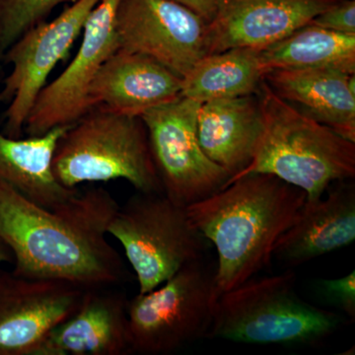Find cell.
Returning a JSON list of instances; mask_svg holds the SVG:
<instances>
[{
	"label": "cell",
	"instance_id": "5",
	"mask_svg": "<svg viewBox=\"0 0 355 355\" xmlns=\"http://www.w3.org/2000/svg\"><path fill=\"white\" fill-rule=\"evenodd\" d=\"M51 167L67 189L125 180L139 193H163L139 116L91 109L58 140Z\"/></svg>",
	"mask_w": 355,
	"mask_h": 355
},
{
	"label": "cell",
	"instance_id": "6",
	"mask_svg": "<svg viewBox=\"0 0 355 355\" xmlns=\"http://www.w3.org/2000/svg\"><path fill=\"white\" fill-rule=\"evenodd\" d=\"M108 234L123 246L139 293L153 291L187 263L202 259L207 241L191 223L186 207L163 193L137 191L119 207Z\"/></svg>",
	"mask_w": 355,
	"mask_h": 355
},
{
	"label": "cell",
	"instance_id": "12",
	"mask_svg": "<svg viewBox=\"0 0 355 355\" xmlns=\"http://www.w3.org/2000/svg\"><path fill=\"white\" fill-rule=\"evenodd\" d=\"M86 289L0 270V355H33L48 334L78 309Z\"/></svg>",
	"mask_w": 355,
	"mask_h": 355
},
{
	"label": "cell",
	"instance_id": "14",
	"mask_svg": "<svg viewBox=\"0 0 355 355\" xmlns=\"http://www.w3.org/2000/svg\"><path fill=\"white\" fill-rule=\"evenodd\" d=\"M113 287L86 289L78 309L53 328L33 355L132 354L128 299Z\"/></svg>",
	"mask_w": 355,
	"mask_h": 355
},
{
	"label": "cell",
	"instance_id": "22",
	"mask_svg": "<svg viewBox=\"0 0 355 355\" xmlns=\"http://www.w3.org/2000/svg\"><path fill=\"white\" fill-rule=\"evenodd\" d=\"M76 0H0V69L4 55L18 39L44 22L60 4Z\"/></svg>",
	"mask_w": 355,
	"mask_h": 355
},
{
	"label": "cell",
	"instance_id": "2",
	"mask_svg": "<svg viewBox=\"0 0 355 355\" xmlns=\"http://www.w3.org/2000/svg\"><path fill=\"white\" fill-rule=\"evenodd\" d=\"M306 193L268 174L247 175L186 207L193 225L216 247V299L270 265L273 248L306 202Z\"/></svg>",
	"mask_w": 355,
	"mask_h": 355
},
{
	"label": "cell",
	"instance_id": "24",
	"mask_svg": "<svg viewBox=\"0 0 355 355\" xmlns=\"http://www.w3.org/2000/svg\"><path fill=\"white\" fill-rule=\"evenodd\" d=\"M320 287L331 302L345 313L350 320L355 319V272L335 279H323Z\"/></svg>",
	"mask_w": 355,
	"mask_h": 355
},
{
	"label": "cell",
	"instance_id": "26",
	"mask_svg": "<svg viewBox=\"0 0 355 355\" xmlns=\"http://www.w3.org/2000/svg\"><path fill=\"white\" fill-rule=\"evenodd\" d=\"M13 261L12 254L6 245L0 240V263Z\"/></svg>",
	"mask_w": 355,
	"mask_h": 355
},
{
	"label": "cell",
	"instance_id": "21",
	"mask_svg": "<svg viewBox=\"0 0 355 355\" xmlns=\"http://www.w3.org/2000/svg\"><path fill=\"white\" fill-rule=\"evenodd\" d=\"M260 50L231 49L205 55L183 78L182 96L200 104L257 95L263 81Z\"/></svg>",
	"mask_w": 355,
	"mask_h": 355
},
{
	"label": "cell",
	"instance_id": "18",
	"mask_svg": "<svg viewBox=\"0 0 355 355\" xmlns=\"http://www.w3.org/2000/svg\"><path fill=\"white\" fill-rule=\"evenodd\" d=\"M258 95L212 100L200 104L198 139L203 153L230 174L249 164L263 132ZM230 177V178H231Z\"/></svg>",
	"mask_w": 355,
	"mask_h": 355
},
{
	"label": "cell",
	"instance_id": "1",
	"mask_svg": "<svg viewBox=\"0 0 355 355\" xmlns=\"http://www.w3.org/2000/svg\"><path fill=\"white\" fill-rule=\"evenodd\" d=\"M119 207L108 191L94 188L46 209L0 180V240L12 254V272L84 288L127 282L123 259L106 238Z\"/></svg>",
	"mask_w": 355,
	"mask_h": 355
},
{
	"label": "cell",
	"instance_id": "20",
	"mask_svg": "<svg viewBox=\"0 0 355 355\" xmlns=\"http://www.w3.org/2000/svg\"><path fill=\"white\" fill-rule=\"evenodd\" d=\"M263 73L275 69L340 70L355 74V35L307 24L260 50Z\"/></svg>",
	"mask_w": 355,
	"mask_h": 355
},
{
	"label": "cell",
	"instance_id": "4",
	"mask_svg": "<svg viewBox=\"0 0 355 355\" xmlns=\"http://www.w3.org/2000/svg\"><path fill=\"white\" fill-rule=\"evenodd\" d=\"M343 324L336 313L306 302L291 272L251 279L216 299L207 338L247 345H314Z\"/></svg>",
	"mask_w": 355,
	"mask_h": 355
},
{
	"label": "cell",
	"instance_id": "17",
	"mask_svg": "<svg viewBox=\"0 0 355 355\" xmlns=\"http://www.w3.org/2000/svg\"><path fill=\"white\" fill-rule=\"evenodd\" d=\"M340 70L275 69L263 80L273 92L308 118L355 142V97Z\"/></svg>",
	"mask_w": 355,
	"mask_h": 355
},
{
	"label": "cell",
	"instance_id": "13",
	"mask_svg": "<svg viewBox=\"0 0 355 355\" xmlns=\"http://www.w3.org/2000/svg\"><path fill=\"white\" fill-rule=\"evenodd\" d=\"M338 0H218L207 23L205 55L249 48L263 50L309 24Z\"/></svg>",
	"mask_w": 355,
	"mask_h": 355
},
{
	"label": "cell",
	"instance_id": "11",
	"mask_svg": "<svg viewBox=\"0 0 355 355\" xmlns=\"http://www.w3.org/2000/svg\"><path fill=\"white\" fill-rule=\"evenodd\" d=\"M120 0H101L89 14L76 57L58 78L44 86L33 105L24 130L38 137L71 125L90 111L91 84L110 55L118 50L114 22Z\"/></svg>",
	"mask_w": 355,
	"mask_h": 355
},
{
	"label": "cell",
	"instance_id": "7",
	"mask_svg": "<svg viewBox=\"0 0 355 355\" xmlns=\"http://www.w3.org/2000/svg\"><path fill=\"white\" fill-rule=\"evenodd\" d=\"M214 275L200 259L153 291L128 300L132 354H170L207 338L216 301Z\"/></svg>",
	"mask_w": 355,
	"mask_h": 355
},
{
	"label": "cell",
	"instance_id": "3",
	"mask_svg": "<svg viewBox=\"0 0 355 355\" xmlns=\"http://www.w3.org/2000/svg\"><path fill=\"white\" fill-rule=\"evenodd\" d=\"M257 95L263 132L249 164L224 187L247 175H272L304 191L306 200L314 202L331 184L354 178L355 142L300 113L265 80Z\"/></svg>",
	"mask_w": 355,
	"mask_h": 355
},
{
	"label": "cell",
	"instance_id": "23",
	"mask_svg": "<svg viewBox=\"0 0 355 355\" xmlns=\"http://www.w3.org/2000/svg\"><path fill=\"white\" fill-rule=\"evenodd\" d=\"M310 24L345 35H355V1L338 0L330 8L319 14Z\"/></svg>",
	"mask_w": 355,
	"mask_h": 355
},
{
	"label": "cell",
	"instance_id": "25",
	"mask_svg": "<svg viewBox=\"0 0 355 355\" xmlns=\"http://www.w3.org/2000/svg\"><path fill=\"white\" fill-rule=\"evenodd\" d=\"M173 1L188 7L209 23L216 15L218 0H173Z\"/></svg>",
	"mask_w": 355,
	"mask_h": 355
},
{
	"label": "cell",
	"instance_id": "16",
	"mask_svg": "<svg viewBox=\"0 0 355 355\" xmlns=\"http://www.w3.org/2000/svg\"><path fill=\"white\" fill-rule=\"evenodd\" d=\"M328 197L302 205L273 248L272 257L299 266L349 246L355 239V187L349 180L329 187Z\"/></svg>",
	"mask_w": 355,
	"mask_h": 355
},
{
	"label": "cell",
	"instance_id": "9",
	"mask_svg": "<svg viewBox=\"0 0 355 355\" xmlns=\"http://www.w3.org/2000/svg\"><path fill=\"white\" fill-rule=\"evenodd\" d=\"M101 0H76L51 22H42L23 34L6 51L3 64L10 73L0 89V100L8 102L3 132L19 139L48 77L83 34L89 14Z\"/></svg>",
	"mask_w": 355,
	"mask_h": 355
},
{
	"label": "cell",
	"instance_id": "8",
	"mask_svg": "<svg viewBox=\"0 0 355 355\" xmlns=\"http://www.w3.org/2000/svg\"><path fill=\"white\" fill-rule=\"evenodd\" d=\"M200 106V103L181 96L140 116L163 193L184 207L220 191L231 177L200 147L197 132Z\"/></svg>",
	"mask_w": 355,
	"mask_h": 355
},
{
	"label": "cell",
	"instance_id": "19",
	"mask_svg": "<svg viewBox=\"0 0 355 355\" xmlns=\"http://www.w3.org/2000/svg\"><path fill=\"white\" fill-rule=\"evenodd\" d=\"M69 127L26 139L8 137L0 130V180L46 209H55L76 197L80 191L62 187L51 167L58 140Z\"/></svg>",
	"mask_w": 355,
	"mask_h": 355
},
{
	"label": "cell",
	"instance_id": "10",
	"mask_svg": "<svg viewBox=\"0 0 355 355\" xmlns=\"http://www.w3.org/2000/svg\"><path fill=\"white\" fill-rule=\"evenodd\" d=\"M207 26L173 0H120L114 31L118 49L148 55L183 79L205 55Z\"/></svg>",
	"mask_w": 355,
	"mask_h": 355
},
{
	"label": "cell",
	"instance_id": "15",
	"mask_svg": "<svg viewBox=\"0 0 355 355\" xmlns=\"http://www.w3.org/2000/svg\"><path fill=\"white\" fill-rule=\"evenodd\" d=\"M183 79L139 53L118 49L104 62L89 89L90 108L141 116L182 96Z\"/></svg>",
	"mask_w": 355,
	"mask_h": 355
}]
</instances>
